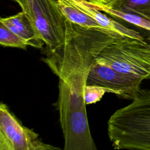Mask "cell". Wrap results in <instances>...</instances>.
Returning a JSON list of instances; mask_svg holds the SVG:
<instances>
[{
	"mask_svg": "<svg viewBox=\"0 0 150 150\" xmlns=\"http://www.w3.org/2000/svg\"><path fill=\"white\" fill-rule=\"evenodd\" d=\"M108 135L116 149L150 150V90L141 88L129 104L111 116Z\"/></svg>",
	"mask_w": 150,
	"mask_h": 150,
	"instance_id": "2",
	"label": "cell"
},
{
	"mask_svg": "<svg viewBox=\"0 0 150 150\" xmlns=\"http://www.w3.org/2000/svg\"><path fill=\"white\" fill-rule=\"evenodd\" d=\"M105 93H109V91L104 87L86 85L84 92L86 104H91L99 101Z\"/></svg>",
	"mask_w": 150,
	"mask_h": 150,
	"instance_id": "12",
	"label": "cell"
},
{
	"mask_svg": "<svg viewBox=\"0 0 150 150\" xmlns=\"http://www.w3.org/2000/svg\"><path fill=\"white\" fill-rule=\"evenodd\" d=\"M73 6L90 16L97 21L101 26L110 32L122 38H129L140 40H145L144 37L134 29H129L118 23L115 20L108 18L101 11L96 9L93 5L86 0H67Z\"/></svg>",
	"mask_w": 150,
	"mask_h": 150,
	"instance_id": "7",
	"label": "cell"
},
{
	"mask_svg": "<svg viewBox=\"0 0 150 150\" xmlns=\"http://www.w3.org/2000/svg\"><path fill=\"white\" fill-rule=\"evenodd\" d=\"M65 39L47 50L43 61L59 78L56 104L64 139L63 150H97L87 117L84 92L90 67L100 53L118 39L65 19Z\"/></svg>",
	"mask_w": 150,
	"mask_h": 150,
	"instance_id": "1",
	"label": "cell"
},
{
	"mask_svg": "<svg viewBox=\"0 0 150 150\" xmlns=\"http://www.w3.org/2000/svg\"><path fill=\"white\" fill-rule=\"evenodd\" d=\"M94 5H101L114 8L120 0H86Z\"/></svg>",
	"mask_w": 150,
	"mask_h": 150,
	"instance_id": "13",
	"label": "cell"
},
{
	"mask_svg": "<svg viewBox=\"0 0 150 150\" xmlns=\"http://www.w3.org/2000/svg\"><path fill=\"white\" fill-rule=\"evenodd\" d=\"M0 132L7 138L13 150H57L42 142L38 135L23 126L3 103L0 104Z\"/></svg>",
	"mask_w": 150,
	"mask_h": 150,
	"instance_id": "6",
	"label": "cell"
},
{
	"mask_svg": "<svg viewBox=\"0 0 150 150\" xmlns=\"http://www.w3.org/2000/svg\"><path fill=\"white\" fill-rule=\"evenodd\" d=\"M25 13L47 50L62 45L65 39V19L56 0H26Z\"/></svg>",
	"mask_w": 150,
	"mask_h": 150,
	"instance_id": "4",
	"label": "cell"
},
{
	"mask_svg": "<svg viewBox=\"0 0 150 150\" xmlns=\"http://www.w3.org/2000/svg\"><path fill=\"white\" fill-rule=\"evenodd\" d=\"M0 43L2 46L26 49L27 42L0 23Z\"/></svg>",
	"mask_w": 150,
	"mask_h": 150,
	"instance_id": "11",
	"label": "cell"
},
{
	"mask_svg": "<svg viewBox=\"0 0 150 150\" xmlns=\"http://www.w3.org/2000/svg\"><path fill=\"white\" fill-rule=\"evenodd\" d=\"M13 1H15L16 2H17L19 6H21V8H22V11H25L26 8V0H12Z\"/></svg>",
	"mask_w": 150,
	"mask_h": 150,
	"instance_id": "15",
	"label": "cell"
},
{
	"mask_svg": "<svg viewBox=\"0 0 150 150\" xmlns=\"http://www.w3.org/2000/svg\"><path fill=\"white\" fill-rule=\"evenodd\" d=\"M56 1H57L58 6L64 18L71 22L86 28L94 29L113 35L119 39L123 38L104 28L94 19L80 10L77 7L71 5L67 0Z\"/></svg>",
	"mask_w": 150,
	"mask_h": 150,
	"instance_id": "9",
	"label": "cell"
},
{
	"mask_svg": "<svg viewBox=\"0 0 150 150\" xmlns=\"http://www.w3.org/2000/svg\"><path fill=\"white\" fill-rule=\"evenodd\" d=\"M96 62L141 82L150 79V42L117 39L100 53Z\"/></svg>",
	"mask_w": 150,
	"mask_h": 150,
	"instance_id": "3",
	"label": "cell"
},
{
	"mask_svg": "<svg viewBox=\"0 0 150 150\" xmlns=\"http://www.w3.org/2000/svg\"><path fill=\"white\" fill-rule=\"evenodd\" d=\"M0 150H13L5 136L0 132Z\"/></svg>",
	"mask_w": 150,
	"mask_h": 150,
	"instance_id": "14",
	"label": "cell"
},
{
	"mask_svg": "<svg viewBox=\"0 0 150 150\" xmlns=\"http://www.w3.org/2000/svg\"><path fill=\"white\" fill-rule=\"evenodd\" d=\"M0 23L22 38L29 46L38 49L43 47L44 42L24 12L2 18Z\"/></svg>",
	"mask_w": 150,
	"mask_h": 150,
	"instance_id": "8",
	"label": "cell"
},
{
	"mask_svg": "<svg viewBox=\"0 0 150 150\" xmlns=\"http://www.w3.org/2000/svg\"><path fill=\"white\" fill-rule=\"evenodd\" d=\"M113 9L150 21V0H120Z\"/></svg>",
	"mask_w": 150,
	"mask_h": 150,
	"instance_id": "10",
	"label": "cell"
},
{
	"mask_svg": "<svg viewBox=\"0 0 150 150\" xmlns=\"http://www.w3.org/2000/svg\"><path fill=\"white\" fill-rule=\"evenodd\" d=\"M141 82L115 69L93 62L87 75L86 85L107 89L122 98L133 100L139 93Z\"/></svg>",
	"mask_w": 150,
	"mask_h": 150,
	"instance_id": "5",
	"label": "cell"
}]
</instances>
